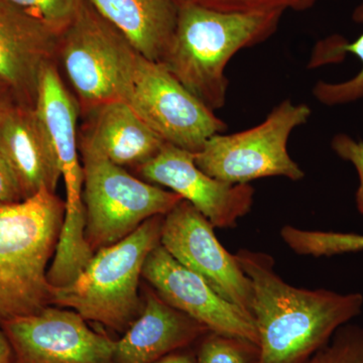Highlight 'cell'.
<instances>
[{
	"mask_svg": "<svg viewBox=\"0 0 363 363\" xmlns=\"http://www.w3.org/2000/svg\"><path fill=\"white\" fill-rule=\"evenodd\" d=\"M235 257L252 283L259 363H306L362 311V294L297 288L277 274L271 255L240 250Z\"/></svg>",
	"mask_w": 363,
	"mask_h": 363,
	"instance_id": "cell-1",
	"label": "cell"
},
{
	"mask_svg": "<svg viewBox=\"0 0 363 363\" xmlns=\"http://www.w3.org/2000/svg\"><path fill=\"white\" fill-rule=\"evenodd\" d=\"M178 4L175 33L160 63L205 106L217 111L226 104L229 61L272 37L284 13H222L194 0Z\"/></svg>",
	"mask_w": 363,
	"mask_h": 363,
	"instance_id": "cell-2",
	"label": "cell"
},
{
	"mask_svg": "<svg viewBox=\"0 0 363 363\" xmlns=\"http://www.w3.org/2000/svg\"><path fill=\"white\" fill-rule=\"evenodd\" d=\"M65 201L40 191L0 203V324L51 306L48 264L56 252Z\"/></svg>",
	"mask_w": 363,
	"mask_h": 363,
	"instance_id": "cell-3",
	"label": "cell"
},
{
	"mask_svg": "<svg viewBox=\"0 0 363 363\" xmlns=\"http://www.w3.org/2000/svg\"><path fill=\"white\" fill-rule=\"evenodd\" d=\"M164 216L143 222L125 238L97 250L77 278L52 286L51 305L71 308L86 321L124 333L142 312L138 295L145 260L161 245Z\"/></svg>",
	"mask_w": 363,
	"mask_h": 363,
	"instance_id": "cell-4",
	"label": "cell"
},
{
	"mask_svg": "<svg viewBox=\"0 0 363 363\" xmlns=\"http://www.w3.org/2000/svg\"><path fill=\"white\" fill-rule=\"evenodd\" d=\"M118 98L166 143L197 154L227 125L160 62L131 45L124 54Z\"/></svg>",
	"mask_w": 363,
	"mask_h": 363,
	"instance_id": "cell-5",
	"label": "cell"
},
{
	"mask_svg": "<svg viewBox=\"0 0 363 363\" xmlns=\"http://www.w3.org/2000/svg\"><path fill=\"white\" fill-rule=\"evenodd\" d=\"M35 111L56 155L66 188L65 217L54 262L61 269L75 271L87 264L94 252L85 238L84 171L77 128L80 106L64 83L57 62L43 68Z\"/></svg>",
	"mask_w": 363,
	"mask_h": 363,
	"instance_id": "cell-6",
	"label": "cell"
},
{
	"mask_svg": "<svg viewBox=\"0 0 363 363\" xmlns=\"http://www.w3.org/2000/svg\"><path fill=\"white\" fill-rule=\"evenodd\" d=\"M79 149L84 171L85 238L94 253L123 240L147 219L164 216L183 200L94 150Z\"/></svg>",
	"mask_w": 363,
	"mask_h": 363,
	"instance_id": "cell-7",
	"label": "cell"
},
{
	"mask_svg": "<svg viewBox=\"0 0 363 363\" xmlns=\"http://www.w3.org/2000/svg\"><path fill=\"white\" fill-rule=\"evenodd\" d=\"M311 112L307 104L284 100L259 125L211 136L195 154L196 164L207 175L231 184L269 177L302 180L305 173L289 154L288 142L295 128L307 123Z\"/></svg>",
	"mask_w": 363,
	"mask_h": 363,
	"instance_id": "cell-8",
	"label": "cell"
},
{
	"mask_svg": "<svg viewBox=\"0 0 363 363\" xmlns=\"http://www.w3.org/2000/svg\"><path fill=\"white\" fill-rule=\"evenodd\" d=\"M130 45L87 0L83 1L75 20L60 35L57 54L81 112L119 100L121 66Z\"/></svg>",
	"mask_w": 363,
	"mask_h": 363,
	"instance_id": "cell-9",
	"label": "cell"
},
{
	"mask_svg": "<svg viewBox=\"0 0 363 363\" xmlns=\"http://www.w3.org/2000/svg\"><path fill=\"white\" fill-rule=\"evenodd\" d=\"M13 363H114L116 341L88 326L77 312L51 306L0 324Z\"/></svg>",
	"mask_w": 363,
	"mask_h": 363,
	"instance_id": "cell-10",
	"label": "cell"
},
{
	"mask_svg": "<svg viewBox=\"0 0 363 363\" xmlns=\"http://www.w3.org/2000/svg\"><path fill=\"white\" fill-rule=\"evenodd\" d=\"M214 228L206 217L182 200L164 216L161 245L182 266L204 279L221 297L252 315L250 279L235 255L227 252L217 240Z\"/></svg>",
	"mask_w": 363,
	"mask_h": 363,
	"instance_id": "cell-11",
	"label": "cell"
},
{
	"mask_svg": "<svg viewBox=\"0 0 363 363\" xmlns=\"http://www.w3.org/2000/svg\"><path fill=\"white\" fill-rule=\"evenodd\" d=\"M135 169L143 181L181 196L214 227L233 228L252 210L255 189L250 184L227 183L207 175L196 164L195 154L169 143Z\"/></svg>",
	"mask_w": 363,
	"mask_h": 363,
	"instance_id": "cell-12",
	"label": "cell"
},
{
	"mask_svg": "<svg viewBox=\"0 0 363 363\" xmlns=\"http://www.w3.org/2000/svg\"><path fill=\"white\" fill-rule=\"evenodd\" d=\"M142 277L164 302L208 330L259 343L252 315L221 297L204 279L182 266L161 245L150 253Z\"/></svg>",
	"mask_w": 363,
	"mask_h": 363,
	"instance_id": "cell-13",
	"label": "cell"
},
{
	"mask_svg": "<svg viewBox=\"0 0 363 363\" xmlns=\"http://www.w3.org/2000/svg\"><path fill=\"white\" fill-rule=\"evenodd\" d=\"M60 35L0 2V81L20 101L35 107L43 68L57 62Z\"/></svg>",
	"mask_w": 363,
	"mask_h": 363,
	"instance_id": "cell-14",
	"label": "cell"
},
{
	"mask_svg": "<svg viewBox=\"0 0 363 363\" xmlns=\"http://www.w3.org/2000/svg\"><path fill=\"white\" fill-rule=\"evenodd\" d=\"M208 331L150 290L140 316L116 341L114 363L157 362L174 351L192 347Z\"/></svg>",
	"mask_w": 363,
	"mask_h": 363,
	"instance_id": "cell-15",
	"label": "cell"
},
{
	"mask_svg": "<svg viewBox=\"0 0 363 363\" xmlns=\"http://www.w3.org/2000/svg\"><path fill=\"white\" fill-rule=\"evenodd\" d=\"M0 152L20 183L23 197L56 193L61 171L35 107L16 104L0 123Z\"/></svg>",
	"mask_w": 363,
	"mask_h": 363,
	"instance_id": "cell-16",
	"label": "cell"
},
{
	"mask_svg": "<svg viewBox=\"0 0 363 363\" xmlns=\"http://www.w3.org/2000/svg\"><path fill=\"white\" fill-rule=\"evenodd\" d=\"M86 116L79 145L123 168H138L159 154L166 143L123 100L107 102Z\"/></svg>",
	"mask_w": 363,
	"mask_h": 363,
	"instance_id": "cell-17",
	"label": "cell"
},
{
	"mask_svg": "<svg viewBox=\"0 0 363 363\" xmlns=\"http://www.w3.org/2000/svg\"><path fill=\"white\" fill-rule=\"evenodd\" d=\"M145 58L161 62L173 40L177 0H87Z\"/></svg>",
	"mask_w": 363,
	"mask_h": 363,
	"instance_id": "cell-18",
	"label": "cell"
},
{
	"mask_svg": "<svg viewBox=\"0 0 363 363\" xmlns=\"http://www.w3.org/2000/svg\"><path fill=\"white\" fill-rule=\"evenodd\" d=\"M353 20L363 23V4L355 9ZM353 54L360 60L362 68L355 77L340 83L319 81L313 88V95L320 104L336 106L357 101L363 98V33L354 42L348 43L338 35L320 40L313 50L308 68L337 64L342 62L346 54Z\"/></svg>",
	"mask_w": 363,
	"mask_h": 363,
	"instance_id": "cell-19",
	"label": "cell"
},
{
	"mask_svg": "<svg viewBox=\"0 0 363 363\" xmlns=\"http://www.w3.org/2000/svg\"><path fill=\"white\" fill-rule=\"evenodd\" d=\"M281 236L300 255L329 257L363 250V234L304 230L288 225L281 228Z\"/></svg>",
	"mask_w": 363,
	"mask_h": 363,
	"instance_id": "cell-20",
	"label": "cell"
},
{
	"mask_svg": "<svg viewBox=\"0 0 363 363\" xmlns=\"http://www.w3.org/2000/svg\"><path fill=\"white\" fill-rule=\"evenodd\" d=\"M197 363H259V345L252 341L208 331L196 342Z\"/></svg>",
	"mask_w": 363,
	"mask_h": 363,
	"instance_id": "cell-21",
	"label": "cell"
},
{
	"mask_svg": "<svg viewBox=\"0 0 363 363\" xmlns=\"http://www.w3.org/2000/svg\"><path fill=\"white\" fill-rule=\"evenodd\" d=\"M84 0H0L61 35L75 20Z\"/></svg>",
	"mask_w": 363,
	"mask_h": 363,
	"instance_id": "cell-22",
	"label": "cell"
},
{
	"mask_svg": "<svg viewBox=\"0 0 363 363\" xmlns=\"http://www.w3.org/2000/svg\"><path fill=\"white\" fill-rule=\"evenodd\" d=\"M306 363H363V325H343Z\"/></svg>",
	"mask_w": 363,
	"mask_h": 363,
	"instance_id": "cell-23",
	"label": "cell"
},
{
	"mask_svg": "<svg viewBox=\"0 0 363 363\" xmlns=\"http://www.w3.org/2000/svg\"><path fill=\"white\" fill-rule=\"evenodd\" d=\"M198 4L222 11L236 13H269L293 9L304 11L315 6L317 0H194Z\"/></svg>",
	"mask_w": 363,
	"mask_h": 363,
	"instance_id": "cell-24",
	"label": "cell"
},
{
	"mask_svg": "<svg viewBox=\"0 0 363 363\" xmlns=\"http://www.w3.org/2000/svg\"><path fill=\"white\" fill-rule=\"evenodd\" d=\"M331 147L339 157L350 162L357 169L359 186L355 194V204L363 216V142L345 133H338L332 138Z\"/></svg>",
	"mask_w": 363,
	"mask_h": 363,
	"instance_id": "cell-25",
	"label": "cell"
},
{
	"mask_svg": "<svg viewBox=\"0 0 363 363\" xmlns=\"http://www.w3.org/2000/svg\"><path fill=\"white\" fill-rule=\"evenodd\" d=\"M25 200L20 183L2 152H0V203Z\"/></svg>",
	"mask_w": 363,
	"mask_h": 363,
	"instance_id": "cell-26",
	"label": "cell"
},
{
	"mask_svg": "<svg viewBox=\"0 0 363 363\" xmlns=\"http://www.w3.org/2000/svg\"><path fill=\"white\" fill-rule=\"evenodd\" d=\"M190 350L191 348L188 347L174 351L155 363H197L196 362L195 351Z\"/></svg>",
	"mask_w": 363,
	"mask_h": 363,
	"instance_id": "cell-27",
	"label": "cell"
},
{
	"mask_svg": "<svg viewBox=\"0 0 363 363\" xmlns=\"http://www.w3.org/2000/svg\"><path fill=\"white\" fill-rule=\"evenodd\" d=\"M13 353L6 334L0 328V363H13Z\"/></svg>",
	"mask_w": 363,
	"mask_h": 363,
	"instance_id": "cell-28",
	"label": "cell"
},
{
	"mask_svg": "<svg viewBox=\"0 0 363 363\" xmlns=\"http://www.w3.org/2000/svg\"><path fill=\"white\" fill-rule=\"evenodd\" d=\"M9 91L7 89L0 91V123L16 105L11 98L9 97Z\"/></svg>",
	"mask_w": 363,
	"mask_h": 363,
	"instance_id": "cell-29",
	"label": "cell"
},
{
	"mask_svg": "<svg viewBox=\"0 0 363 363\" xmlns=\"http://www.w3.org/2000/svg\"><path fill=\"white\" fill-rule=\"evenodd\" d=\"M6 89H7L6 86L4 85V83L1 82V81H0V91L6 90ZM7 90H9V89H7Z\"/></svg>",
	"mask_w": 363,
	"mask_h": 363,
	"instance_id": "cell-30",
	"label": "cell"
},
{
	"mask_svg": "<svg viewBox=\"0 0 363 363\" xmlns=\"http://www.w3.org/2000/svg\"><path fill=\"white\" fill-rule=\"evenodd\" d=\"M177 1H185V0H177Z\"/></svg>",
	"mask_w": 363,
	"mask_h": 363,
	"instance_id": "cell-31",
	"label": "cell"
}]
</instances>
